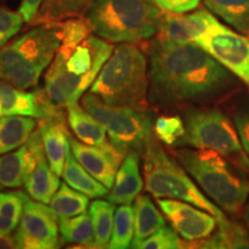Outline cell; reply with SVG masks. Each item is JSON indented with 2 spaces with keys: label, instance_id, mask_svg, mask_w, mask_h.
I'll use <instances>...</instances> for the list:
<instances>
[{
  "label": "cell",
  "instance_id": "obj_1",
  "mask_svg": "<svg viewBox=\"0 0 249 249\" xmlns=\"http://www.w3.org/2000/svg\"><path fill=\"white\" fill-rule=\"evenodd\" d=\"M149 101L177 107L219 98L234 83L233 74L195 43L155 36L148 46Z\"/></svg>",
  "mask_w": 249,
  "mask_h": 249
},
{
  "label": "cell",
  "instance_id": "obj_2",
  "mask_svg": "<svg viewBox=\"0 0 249 249\" xmlns=\"http://www.w3.org/2000/svg\"><path fill=\"white\" fill-rule=\"evenodd\" d=\"M113 44L98 36L77 44H61L44 76V92L58 107L82 98L114 51Z\"/></svg>",
  "mask_w": 249,
  "mask_h": 249
},
{
  "label": "cell",
  "instance_id": "obj_3",
  "mask_svg": "<svg viewBox=\"0 0 249 249\" xmlns=\"http://www.w3.org/2000/svg\"><path fill=\"white\" fill-rule=\"evenodd\" d=\"M163 14L155 0H93L83 18L96 36L136 44L157 35Z\"/></svg>",
  "mask_w": 249,
  "mask_h": 249
},
{
  "label": "cell",
  "instance_id": "obj_4",
  "mask_svg": "<svg viewBox=\"0 0 249 249\" xmlns=\"http://www.w3.org/2000/svg\"><path fill=\"white\" fill-rule=\"evenodd\" d=\"M173 155L220 209L230 214L244 210L249 197L247 172L222 155L205 149L183 148L173 151Z\"/></svg>",
  "mask_w": 249,
  "mask_h": 249
},
{
  "label": "cell",
  "instance_id": "obj_5",
  "mask_svg": "<svg viewBox=\"0 0 249 249\" xmlns=\"http://www.w3.org/2000/svg\"><path fill=\"white\" fill-rule=\"evenodd\" d=\"M148 60L132 43H121L105 62L89 92L112 107L147 110Z\"/></svg>",
  "mask_w": 249,
  "mask_h": 249
},
{
  "label": "cell",
  "instance_id": "obj_6",
  "mask_svg": "<svg viewBox=\"0 0 249 249\" xmlns=\"http://www.w3.org/2000/svg\"><path fill=\"white\" fill-rule=\"evenodd\" d=\"M61 42L59 21L37 24L0 49V80L24 90L36 87Z\"/></svg>",
  "mask_w": 249,
  "mask_h": 249
},
{
  "label": "cell",
  "instance_id": "obj_7",
  "mask_svg": "<svg viewBox=\"0 0 249 249\" xmlns=\"http://www.w3.org/2000/svg\"><path fill=\"white\" fill-rule=\"evenodd\" d=\"M155 136V134L151 136L143 151L145 189L156 198L187 202L208 211L218 220L225 219L223 210L200 191L191 174L183 169L177 158L174 160L164 150Z\"/></svg>",
  "mask_w": 249,
  "mask_h": 249
},
{
  "label": "cell",
  "instance_id": "obj_8",
  "mask_svg": "<svg viewBox=\"0 0 249 249\" xmlns=\"http://www.w3.org/2000/svg\"><path fill=\"white\" fill-rule=\"evenodd\" d=\"M185 128L180 144L217 152L249 173V157L235 124L222 111L216 108L188 111L185 116Z\"/></svg>",
  "mask_w": 249,
  "mask_h": 249
},
{
  "label": "cell",
  "instance_id": "obj_9",
  "mask_svg": "<svg viewBox=\"0 0 249 249\" xmlns=\"http://www.w3.org/2000/svg\"><path fill=\"white\" fill-rule=\"evenodd\" d=\"M81 105L105 127L110 141L126 154L144 151L155 134L147 110L112 107L90 92L81 98Z\"/></svg>",
  "mask_w": 249,
  "mask_h": 249
},
{
  "label": "cell",
  "instance_id": "obj_10",
  "mask_svg": "<svg viewBox=\"0 0 249 249\" xmlns=\"http://www.w3.org/2000/svg\"><path fill=\"white\" fill-rule=\"evenodd\" d=\"M249 90V37L218 23L195 43Z\"/></svg>",
  "mask_w": 249,
  "mask_h": 249
},
{
  "label": "cell",
  "instance_id": "obj_11",
  "mask_svg": "<svg viewBox=\"0 0 249 249\" xmlns=\"http://www.w3.org/2000/svg\"><path fill=\"white\" fill-rule=\"evenodd\" d=\"M18 248L53 249L60 245L59 217L45 203L27 198L15 233Z\"/></svg>",
  "mask_w": 249,
  "mask_h": 249
},
{
  "label": "cell",
  "instance_id": "obj_12",
  "mask_svg": "<svg viewBox=\"0 0 249 249\" xmlns=\"http://www.w3.org/2000/svg\"><path fill=\"white\" fill-rule=\"evenodd\" d=\"M157 203L185 241L202 240L216 231L218 219L208 211L173 198H158Z\"/></svg>",
  "mask_w": 249,
  "mask_h": 249
},
{
  "label": "cell",
  "instance_id": "obj_13",
  "mask_svg": "<svg viewBox=\"0 0 249 249\" xmlns=\"http://www.w3.org/2000/svg\"><path fill=\"white\" fill-rule=\"evenodd\" d=\"M0 103L2 116H23L39 120L62 112L61 107L50 102L44 90L28 92L2 80H0Z\"/></svg>",
  "mask_w": 249,
  "mask_h": 249
},
{
  "label": "cell",
  "instance_id": "obj_14",
  "mask_svg": "<svg viewBox=\"0 0 249 249\" xmlns=\"http://www.w3.org/2000/svg\"><path fill=\"white\" fill-rule=\"evenodd\" d=\"M218 23L214 15L205 8L189 14L164 12L156 36L178 43H196Z\"/></svg>",
  "mask_w": 249,
  "mask_h": 249
},
{
  "label": "cell",
  "instance_id": "obj_15",
  "mask_svg": "<svg viewBox=\"0 0 249 249\" xmlns=\"http://www.w3.org/2000/svg\"><path fill=\"white\" fill-rule=\"evenodd\" d=\"M43 148L38 129H35L28 141L14 152L0 157V189L18 188L24 185L27 177L33 171L38 151Z\"/></svg>",
  "mask_w": 249,
  "mask_h": 249
},
{
  "label": "cell",
  "instance_id": "obj_16",
  "mask_svg": "<svg viewBox=\"0 0 249 249\" xmlns=\"http://www.w3.org/2000/svg\"><path fill=\"white\" fill-rule=\"evenodd\" d=\"M71 152L93 178L102 182L107 188L112 189L116 180L117 170L127 154L118 150L108 152L105 149L86 144L80 140L71 138Z\"/></svg>",
  "mask_w": 249,
  "mask_h": 249
},
{
  "label": "cell",
  "instance_id": "obj_17",
  "mask_svg": "<svg viewBox=\"0 0 249 249\" xmlns=\"http://www.w3.org/2000/svg\"><path fill=\"white\" fill-rule=\"evenodd\" d=\"M36 128L40 133L43 148L50 166L59 177H61L67 155L71 151V136L66 124V118L62 112L43 118L37 123Z\"/></svg>",
  "mask_w": 249,
  "mask_h": 249
},
{
  "label": "cell",
  "instance_id": "obj_18",
  "mask_svg": "<svg viewBox=\"0 0 249 249\" xmlns=\"http://www.w3.org/2000/svg\"><path fill=\"white\" fill-rule=\"evenodd\" d=\"M139 155L134 151L128 152L118 169L114 185L107 195V200L113 204H130L142 192L143 179L139 169Z\"/></svg>",
  "mask_w": 249,
  "mask_h": 249
},
{
  "label": "cell",
  "instance_id": "obj_19",
  "mask_svg": "<svg viewBox=\"0 0 249 249\" xmlns=\"http://www.w3.org/2000/svg\"><path fill=\"white\" fill-rule=\"evenodd\" d=\"M67 120L68 126L81 142L105 150L113 145L110 139L107 138L105 127L77 102L67 107Z\"/></svg>",
  "mask_w": 249,
  "mask_h": 249
},
{
  "label": "cell",
  "instance_id": "obj_20",
  "mask_svg": "<svg viewBox=\"0 0 249 249\" xmlns=\"http://www.w3.org/2000/svg\"><path fill=\"white\" fill-rule=\"evenodd\" d=\"M60 185L59 176L51 169L44 148H42L37 155L35 166L24 181V188L30 198L50 204Z\"/></svg>",
  "mask_w": 249,
  "mask_h": 249
},
{
  "label": "cell",
  "instance_id": "obj_21",
  "mask_svg": "<svg viewBox=\"0 0 249 249\" xmlns=\"http://www.w3.org/2000/svg\"><path fill=\"white\" fill-rule=\"evenodd\" d=\"M134 238L130 247L136 248L139 244L155 234L164 226L165 219L148 195H139L134 202Z\"/></svg>",
  "mask_w": 249,
  "mask_h": 249
},
{
  "label": "cell",
  "instance_id": "obj_22",
  "mask_svg": "<svg viewBox=\"0 0 249 249\" xmlns=\"http://www.w3.org/2000/svg\"><path fill=\"white\" fill-rule=\"evenodd\" d=\"M194 248H249V232L247 227L227 220H218V226L213 234L202 240L187 241Z\"/></svg>",
  "mask_w": 249,
  "mask_h": 249
},
{
  "label": "cell",
  "instance_id": "obj_23",
  "mask_svg": "<svg viewBox=\"0 0 249 249\" xmlns=\"http://www.w3.org/2000/svg\"><path fill=\"white\" fill-rule=\"evenodd\" d=\"M36 127L35 118L23 116L0 118V155L14 151L23 145Z\"/></svg>",
  "mask_w": 249,
  "mask_h": 249
},
{
  "label": "cell",
  "instance_id": "obj_24",
  "mask_svg": "<svg viewBox=\"0 0 249 249\" xmlns=\"http://www.w3.org/2000/svg\"><path fill=\"white\" fill-rule=\"evenodd\" d=\"M62 178L68 186L76 189L77 192L83 193L90 198L103 197L108 193V188L99 182L97 179L93 178L71 151L67 155Z\"/></svg>",
  "mask_w": 249,
  "mask_h": 249
},
{
  "label": "cell",
  "instance_id": "obj_25",
  "mask_svg": "<svg viewBox=\"0 0 249 249\" xmlns=\"http://www.w3.org/2000/svg\"><path fill=\"white\" fill-rule=\"evenodd\" d=\"M204 5L239 34L249 37V0H204Z\"/></svg>",
  "mask_w": 249,
  "mask_h": 249
},
{
  "label": "cell",
  "instance_id": "obj_26",
  "mask_svg": "<svg viewBox=\"0 0 249 249\" xmlns=\"http://www.w3.org/2000/svg\"><path fill=\"white\" fill-rule=\"evenodd\" d=\"M59 232L60 244H77L86 248H97L90 213L59 218Z\"/></svg>",
  "mask_w": 249,
  "mask_h": 249
},
{
  "label": "cell",
  "instance_id": "obj_27",
  "mask_svg": "<svg viewBox=\"0 0 249 249\" xmlns=\"http://www.w3.org/2000/svg\"><path fill=\"white\" fill-rule=\"evenodd\" d=\"M88 4L86 0H45L30 24H42L83 17Z\"/></svg>",
  "mask_w": 249,
  "mask_h": 249
},
{
  "label": "cell",
  "instance_id": "obj_28",
  "mask_svg": "<svg viewBox=\"0 0 249 249\" xmlns=\"http://www.w3.org/2000/svg\"><path fill=\"white\" fill-rule=\"evenodd\" d=\"M114 205L110 201L96 200L90 204L89 213L91 216L95 241L97 248H108L114 224Z\"/></svg>",
  "mask_w": 249,
  "mask_h": 249
},
{
  "label": "cell",
  "instance_id": "obj_29",
  "mask_svg": "<svg viewBox=\"0 0 249 249\" xmlns=\"http://www.w3.org/2000/svg\"><path fill=\"white\" fill-rule=\"evenodd\" d=\"M27 198L21 191L0 192V233L11 234L18 229Z\"/></svg>",
  "mask_w": 249,
  "mask_h": 249
},
{
  "label": "cell",
  "instance_id": "obj_30",
  "mask_svg": "<svg viewBox=\"0 0 249 249\" xmlns=\"http://www.w3.org/2000/svg\"><path fill=\"white\" fill-rule=\"evenodd\" d=\"M88 205V196L71 188L66 182L61 183L50 202V207L53 209L59 218L73 217L86 213Z\"/></svg>",
  "mask_w": 249,
  "mask_h": 249
},
{
  "label": "cell",
  "instance_id": "obj_31",
  "mask_svg": "<svg viewBox=\"0 0 249 249\" xmlns=\"http://www.w3.org/2000/svg\"><path fill=\"white\" fill-rule=\"evenodd\" d=\"M134 238V209L130 204H121L114 214L113 232L108 248H129Z\"/></svg>",
  "mask_w": 249,
  "mask_h": 249
},
{
  "label": "cell",
  "instance_id": "obj_32",
  "mask_svg": "<svg viewBox=\"0 0 249 249\" xmlns=\"http://www.w3.org/2000/svg\"><path fill=\"white\" fill-rule=\"evenodd\" d=\"M156 138L167 145L180 144L186 128L185 121L179 116H161L154 124Z\"/></svg>",
  "mask_w": 249,
  "mask_h": 249
},
{
  "label": "cell",
  "instance_id": "obj_33",
  "mask_svg": "<svg viewBox=\"0 0 249 249\" xmlns=\"http://www.w3.org/2000/svg\"><path fill=\"white\" fill-rule=\"evenodd\" d=\"M140 249H177L182 248V241L180 240L179 234L176 230L164 226L155 234L149 236L138 245Z\"/></svg>",
  "mask_w": 249,
  "mask_h": 249
},
{
  "label": "cell",
  "instance_id": "obj_34",
  "mask_svg": "<svg viewBox=\"0 0 249 249\" xmlns=\"http://www.w3.org/2000/svg\"><path fill=\"white\" fill-rule=\"evenodd\" d=\"M23 22L22 15L18 12L0 7V49L21 30Z\"/></svg>",
  "mask_w": 249,
  "mask_h": 249
},
{
  "label": "cell",
  "instance_id": "obj_35",
  "mask_svg": "<svg viewBox=\"0 0 249 249\" xmlns=\"http://www.w3.org/2000/svg\"><path fill=\"white\" fill-rule=\"evenodd\" d=\"M233 123H234L236 130H238L242 147L249 157V105L239 108L235 112L234 116H233Z\"/></svg>",
  "mask_w": 249,
  "mask_h": 249
},
{
  "label": "cell",
  "instance_id": "obj_36",
  "mask_svg": "<svg viewBox=\"0 0 249 249\" xmlns=\"http://www.w3.org/2000/svg\"><path fill=\"white\" fill-rule=\"evenodd\" d=\"M164 12L170 13H187L200 5L201 0H155Z\"/></svg>",
  "mask_w": 249,
  "mask_h": 249
},
{
  "label": "cell",
  "instance_id": "obj_37",
  "mask_svg": "<svg viewBox=\"0 0 249 249\" xmlns=\"http://www.w3.org/2000/svg\"><path fill=\"white\" fill-rule=\"evenodd\" d=\"M45 0H22L18 7V13L22 15L24 22L31 23L39 12Z\"/></svg>",
  "mask_w": 249,
  "mask_h": 249
},
{
  "label": "cell",
  "instance_id": "obj_38",
  "mask_svg": "<svg viewBox=\"0 0 249 249\" xmlns=\"http://www.w3.org/2000/svg\"><path fill=\"white\" fill-rule=\"evenodd\" d=\"M18 248V241L15 236L11 234H2L0 233V249H14Z\"/></svg>",
  "mask_w": 249,
  "mask_h": 249
},
{
  "label": "cell",
  "instance_id": "obj_39",
  "mask_svg": "<svg viewBox=\"0 0 249 249\" xmlns=\"http://www.w3.org/2000/svg\"><path fill=\"white\" fill-rule=\"evenodd\" d=\"M242 216H244V219H245V223H246V227H247L248 232H249V197H248V201L246 202L245 207H244V210H242Z\"/></svg>",
  "mask_w": 249,
  "mask_h": 249
},
{
  "label": "cell",
  "instance_id": "obj_40",
  "mask_svg": "<svg viewBox=\"0 0 249 249\" xmlns=\"http://www.w3.org/2000/svg\"><path fill=\"white\" fill-rule=\"evenodd\" d=\"M4 117L2 116V107H1V103H0V118Z\"/></svg>",
  "mask_w": 249,
  "mask_h": 249
},
{
  "label": "cell",
  "instance_id": "obj_41",
  "mask_svg": "<svg viewBox=\"0 0 249 249\" xmlns=\"http://www.w3.org/2000/svg\"><path fill=\"white\" fill-rule=\"evenodd\" d=\"M86 1H87V4H88V7H89L90 4H91V2L93 1V0H86Z\"/></svg>",
  "mask_w": 249,
  "mask_h": 249
}]
</instances>
